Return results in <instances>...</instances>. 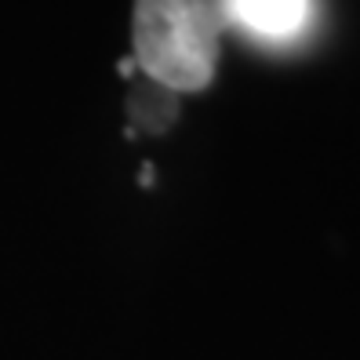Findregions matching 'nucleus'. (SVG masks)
Listing matches in <instances>:
<instances>
[{"label":"nucleus","mask_w":360,"mask_h":360,"mask_svg":"<svg viewBox=\"0 0 360 360\" xmlns=\"http://www.w3.org/2000/svg\"><path fill=\"white\" fill-rule=\"evenodd\" d=\"M222 26V0H135L139 70L175 95L204 91L219 70Z\"/></svg>","instance_id":"1"},{"label":"nucleus","mask_w":360,"mask_h":360,"mask_svg":"<svg viewBox=\"0 0 360 360\" xmlns=\"http://www.w3.org/2000/svg\"><path fill=\"white\" fill-rule=\"evenodd\" d=\"M313 15V0H222V18L240 26L248 37L284 44L295 40Z\"/></svg>","instance_id":"2"},{"label":"nucleus","mask_w":360,"mask_h":360,"mask_svg":"<svg viewBox=\"0 0 360 360\" xmlns=\"http://www.w3.org/2000/svg\"><path fill=\"white\" fill-rule=\"evenodd\" d=\"M142 91H146V95H131V117L142 124V128H150V131L167 128V124H172V117H175L179 95L167 91V88H160V84H153V80H146Z\"/></svg>","instance_id":"3"}]
</instances>
